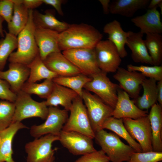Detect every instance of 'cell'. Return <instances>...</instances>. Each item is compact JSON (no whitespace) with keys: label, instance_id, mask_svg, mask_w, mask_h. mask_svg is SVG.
Returning <instances> with one entry per match:
<instances>
[{"label":"cell","instance_id":"24","mask_svg":"<svg viewBox=\"0 0 162 162\" xmlns=\"http://www.w3.org/2000/svg\"><path fill=\"white\" fill-rule=\"evenodd\" d=\"M152 131L153 151L162 152V106L156 103L151 108L148 115Z\"/></svg>","mask_w":162,"mask_h":162},{"label":"cell","instance_id":"7","mask_svg":"<svg viewBox=\"0 0 162 162\" xmlns=\"http://www.w3.org/2000/svg\"><path fill=\"white\" fill-rule=\"evenodd\" d=\"M92 80L84 86L85 90L93 92L113 109L117 100V91L119 86L112 82L107 73L101 71L91 77Z\"/></svg>","mask_w":162,"mask_h":162},{"label":"cell","instance_id":"35","mask_svg":"<svg viewBox=\"0 0 162 162\" xmlns=\"http://www.w3.org/2000/svg\"><path fill=\"white\" fill-rule=\"evenodd\" d=\"M15 109L14 103L5 100L0 101V131L12 123Z\"/></svg>","mask_w":162,"mask_h":162},{"label":"cell","instance_id":"28","mask_svg":"<svg viewBox=\"0 0 162 162\" xmlns=\"http://www.w3.org/2000/svg\"><path fill=\"white\" fill-rule=\"evenodd\" d=\"M157 81L150 78H146L142 82L141 86L143 93L134 100L136 105L140 109L145 110L157 103Z\"/></svg>","mask_w":162,"mask_h":162},{"label":"cell","instance_id":"29","mask_svg":"<svg viewBox=\"0 0 162 162\" xmlns=\"http://www.w3.org/2000/svg\"><path fill=\"white\" fill-rule=\"evenodd\" d=\"M102 129L110 130L125 140L129 145L136 152H142L140 144L132 138L126 129L122 119L110 117L105 121L102 125Z\"/></svg>","mask_w":162,"mask_h":162},{"label":"cell","instance_id":"3","mask_svg":"<svg viewBox=\"0 0 162 162\" xmlns=\"http://www.w3.org/2000/svg\"><path fill=\"white\" fill-rule=\"evenodd\" d=\"M94 139L112 162H124L128 160L136 152L129 145L123 142L114 133L102 129L95 133Z\"/></svg>","mask_w":162,"mask_h":162},{"label":"cell","instance_id":"10","mask_svg":"<svg viewBox=\"0 0 162 162\" xmlns=\"http://www.w3.org/2000/svg\"><path fill=\"white\" fill-rule=\"evenodd\" d=\"M62 52L82 74L91 77L101 71L97 62L94 48L70 49Z\"/></svg>","mask_w":162,"mask_h":162},{"label":"cell","instance_id":"19","mask_svg":"<svg viewBox=\"0 0 162 162\" xmlns=\"http://www.w3.org/2000/svg\"><path fill=\"white\" fill-rule=\"evenodd\" d=\"M131 21L140 28V32L143 34L148 33L161 34L162 33L160 14L156 8L148 9L143 15L132 18Z\"/></svg>","mask_w":162,"mask_h":162},{"label":"cell","instance_id":"44","mask_svg":"<svg viewBox=\"0 0 162 162\" xmlns=\"http://www.w3.org/2000/svg\"><path fill=\"white\" fill-rule=\"evenodd\" d=\"M99 1L102 4L104 13L107 14L110 13V0H99Z\"/></svg>","mask_w":162,"mask_h":162},{"label":"cell","instance_id":"45","mask_svg":"<svg viewBox=\"0 0 162 162\" xmlns=\"http://www.w3.org/2000/svg\"><path fill=\"white\" fill-rule=\"evenodd\" d=\"M162 3V0H151L150 1L148 5V9H151L154 8H157Z\"/></svg>","mask_w":162,"mask_h":162},{"label":"cell","instance_id":"30","mask_svg":"<svg viewBox=\"0 0 162 162\" xmlns=\"http://www.w3.org/2000/svg\"><path fill=\"white\" fill-rule=\"evenodd\" d=\"M27 66L30 69L27 81L28 82H36L43 79L52 80L58 76L46 66L39 54Z\"/></svg>","mask_w":162,"mask_h":162},{"label":"cell","instance_id":"4","mask_svg":"<svg viewBox=\"0 0 162 162\" xmlns=\"http://www.w3.org/2000/svg\"><path fill=\"white\" fill-rule=\"evenodd\" d=\"M15 109L12 123L21 122L28 118L38 117L46 119L48 113V107L45 101L38 102L33 100L31 95L21 90L16 94L14 103Z\"/></svg>","mask_w":162,"mask_h":162},{"label":"cell","instance_id":"31","mask_svg":"<svg viewBox=\"0 0 162 162\" xmlns=\"http://www.w3.org/2000/svg\"><path fill=\"white\" fill-rule=\"evenodd\" d=\"M92 80L91 77L81 73L71 76H58L52 80L56 84L72 90L81 97L84 86Z\"/></svg>","mask_w":162,"mask_h":162},{"label":"cell","instance_id":"47","mask_svg":"<svg viewBox=\"0 0 162 162\" xmlns=\"http://www.w3.org/2000/svg\"><path fill=\"white\" fill-rule=\"evenodd\" d=\"M1 138L0 136V143L1 142Z\"/></svg>","mask_w":162,"mask_h":162},{"label":"cell","instance_id":"36","mask_svg":"<svg viewBox=\"0 0 162 162\" xmlns=\"http://www.w3.org/2000/svg\"><path fill=\"white\" fill-rule=\"evenodd\" d=\"M127 70L130 71L140 72L146 77L152 79L157 81L162 80V66L154 65L147 66L143 65L135 66L129 64L127 66Z\"/></svg>","mask_w":162,"mask_h":162},{"label":"cell","instance_id":"38","mask_svg":"<svg viewBox=\"0 0 162 162\" xmlns=\"http://www.w3.org/2000/svg\"><path fill=\"white\" fill-rule=\"evenodd\" d=\"M110 160L102 149L82 155L74 162H109Z\"/></svg>","mask_w":162,"mask_h":162},{"label":"cell","instance_id":"18","mask_svg":"<svg viewBox=\"0 0 162 162\" xmlns=\"http://www.w3.org/2000/svg\"><path fill=\"white\" fill-rule=\"evenodd\" d=\"M43 61L50 70L58 76H71L81 73L61 52L50 54Z\"/></svg>","mask_w":162,"mask_h":162},{"label":"cell","instance_id":"22","mask_svg":"<svg viewBox=\"0 0 162 162\" xmlns=\"http://www.w3.org/2000/svg\"><path fill=\"white\" fill-rule=\"evenodd\" d=\"M103 31L108 35V39L116 46L120 57L124 58L126 57L128 53L125 46L127 43L130 31H124L120 23L116 20L106 24L104 27Z\"/></svg>","mask_w":162,"mask_h":162},{"label":"cell","instance_id":"25","mask_svg":"<svg viewBox=\"0 0 162 162\" xmlns=\"http://www.w3.org/2000/svg\"><path fill=\"white\" fill-rule=\"evenodd\" d=\"M33 21L36 26L55 31L60 33L66 30L70 24L56 19L52 10H48L42 14L37 10L33 11Z\"/></svg>","mask_w":162,"mask_h":162},{"label":"cell","instance_id":"17","mask_svg":"<svg viewBox=\"0 0 162 162\" xmlns=\"http://www.w3.org/2000/svg\"><path fill=\"white\" fill-rule=\"evenodd\" d=\"M30 69L26 65L17 63H10L9 68L0 71V78L7 81L11 90L16 94L28 78Z\"/></svg>","mask_w":162,"mask_h":162},{"label":"cell","instance_id":"12","mask_svg":"<svg viewBox=\"0 0 162 162\" xmlns=\"http://www.w3.org/2000/svg\"><path fill=\"white\" fill-rule=\"evenodd\" d=\"M98 66L104 72L115 73L119 67L122 60L114 44L108 40H101L94 47Z\"/></svg>","mask_w":162,"mask_h":162},{"label":"cell","instance_id":"5","mask_svg":"<svg viewBox=\"0 0 162 162\" xmlns=\"http://www.w3.org/2000/svg\"><path fill=\"white\" fill-rule=\"evenodd\" d=\"M69 111L70 115L62 130L78 132L94 139L95 133L81 97L78 96L73 100Z\"/></svg>","mask_w":162,"mask_h":162},{"label":"cell","instance_id":"33","mask_svg":"<svg viewBox=\"0 0 162 162\" xmlns=\"http://www.w3.org/2000/svg\"><path fill=\"white\" fill-rule=\"evenodd\" d=\"M54 85V83L51 79L45 80L40 83L27 81L21 90L29 94H35L40 98L47 99L52 92Z\"/></svg>","mask_w":162,"mask_h":162},{"label":"cell","instance_id":"11","mask_svg":"<svg viewBox=\"0 0 162 162\" xmlns=\"http://www.w3.org/2000/svg\"><path fill=\"white\" fill-rule=\"evenodd\" d=\"M122 119L126 129L132 138L138 142L142 152L153 151L152 131L148 115L135 119Z\"/></svg>","mask_w":162,"mask_h":162},{"label":"cell","instance_id":"37","mask_svg":"<svg viewBox=\"0 0 162 162\" xmlns=\"http://www.w3.org/2000/svg\"><path fill=\"white\" fill-rule=\"evenodd\" d=\"M162 160V152L153 151L135 152L130 159L124 162H159Z\"/></svg>","mask_w":162,"mask_h":162},{"label":"cell","instance_id":"21","mask_svg":"<svg viewBox=\"0 0 162 162\" xmlns=\"http://www.w3.org/2000/svg\"><path fill=\"white\" fill-rule=\"evenodd\" d=\"M143 35L140 32H134L130 31L126 45L131 51V57L134 62L153 65L143 39Z\"/></svg>","mask_w":162,"mask_h":162},{"label":"cell","instance_id":"8","mask_svg":"<svg viewBox=\"0 0 162 162\" xmlns=\"http://www.w3.org/2000/svg\"><path fill=\"white\" fill-rule=\"evenodd\" d=\"M58 140V136L49 134L26 144L27 162H54L55 152L58 148L52 149V144Z\"/></svg>","mask_w":162,"mask_h":162},{"label":"cell","instance_id":"1","mask_svg":"<svg viewBox=\"0 0 162 162\" xmlns=\"http://www.w3.org/2000/svg\"><path fill=\"white\" fill-rule=\"evenodd\" d=\"M102 34L93 26L85 23L70 24L59 34L58 46L61 51L94 48L102 39Z\"/></svg>","mask_w":162,"mask_h":162},{"label":"cell","instance_id":"23","mask_svg":"<svg viewBox=\"0 0 162 162\" xmlns=\"http://www.w3.org/2000/svg\"><path fill=\"white\" fill-rule=\"evenodd\" d=\"M78 96L72 90L54 83L52 91L45 101V103L49 107L61 106L68 111L73 100Z\"/></svg>","mask_w":162,"mask_h":162},{"label":"cell","instance_id":"9","mask_svg":"<svg viewBox=\"0 0 162 162\" xmlns=\"http://www.w3.org/2000/svg\"><path fill=\"white\" fill-rule=\"evenodd\" d=\"M68 112L57 107H49L45 121L41 124L32 126L30 135L36 138L49 134L58 136L68 118Z\"/></svg>","mask_w":162,"mask_h":162},{"label":"cell","instance_id":"34","mask_svg":"<svg viewBox=\"0 0 162 162\" xmlns=\"http://www.w3.org/2000/svg\"><path fill=\"white\" fill-rule=\"evenodd\" d=\"M4 33V38L0 39V71L3 70L7 60L17 47L16 36L6 31Z\"/></svg>","mask_w":162,"mask_h":162},{"label":"cell","instance_id":"40","mask_svg":"<svg viewBox=\"0 0 162 162\" xmlns=\"http://www.w3.org/2000/svg\"><path fill=\"white\" fill-rule=\"evenodd\" d=\"M16 94L11 90L8 82L0 78V99L14 103Z\"/></svg>","mask_w":162,"mask_h":162},{"label":"cell","instance_id":"43","mask_svg":"<svg viewBox=\"0 0 162 162\" xmlns=\"http://www.w3.org/2000/svg\"><path fill=\"white\" fill-rule=\"evenodd\" d=\"M157 86V101L159 104L162 106V80L158 81Z\"/></svg>","mask_w":162,"mask_h":162},{"label":"cell","instance_id":"32","mask_svg":"<svg viewBox=\"0 0 162 162\" xmlns=\"http://www.w3.org/2000/svg\"><path fill=\"white\" fill-rule=\"evenodd\" d=\"M145 42L153 65L159 66L162 60V36L161 34H146Z\"/></svg>","mask_w":162,"mask_h":162},{"label":"cell","instance_id":"39","mask_svg":"<svg viewBox=\"0 0 162 162\" xmlns=\"http://www.w3.org/2000/svg\"><path fill=\"white\" fill-rule=\"evenodd\" d=\"M14 4L11 0H0V16L8 23L11 20Z\"/></svg>","mask_w":162,"mask_h":162},{"label":"cell","instance_id":"15","mask_svg":"<svg viewBox=\"0 0 162 162\" xmlns=\"http://www.w3.org/2000/svg\"><path fill=\"white\" fill-rule=\"evenodd\" d=\"M120 87V86H119ZM147 111L140 109L131 100L128 94L120 87L117 91V100L112 116L118 119H136L148 115Z\"/></svg>","mask_w":162,"mask_h":162},{"label":"cell","instance_id":"27","mask_svg":"<svg viewBox=\"0 0 162 162\" xmlns=\"http://www.w3.org/2000/svg\"><path fill=\"white\" fill-rule=\"evenodd\" d=\"M14 4L12 19L8 24V33L16 36L24 28L28 21L29 10L22 4V0H11Z\"/></svg>","mask_w":162,"mask_h":162},{"label":"cell","instance_id":"2","mask_svg":"<svg viewBox=\"0 0 162 162\" xmlns=\"http://www.w3.org/2000/svg\"><path fill=\"white\" fill-rule=\"evenodd\" d=\"M33 11L29 10V17L24 28L18 35L17 50L8 59L10 63H17L28 65L39 54L35 37V26L33 21Z\"/></svg>","mask_w":162,"mask_h":162},{"label":"cell","instance_id":"46","mask_svg":"<svg viewBox=\"0 0 162 162\" xmlns=\"http://www.w3.org/2000/svg\"><path fill=\"white\" fill-rule=\"evenodd\" d=\"M4 20L3 18L0 16V35L2 37H4V32L2 26V23Z\"/></svg>","mask_w":162,"mask_h":162},{"label":"cell","instance_id":"16","mask_svg":"<svg viewBox=\"0 0 162 162\" xmlns=\"http://www.w3.org/2000/svg\"><path fill=\"white\" fill-rule=\"evenodd\" d=\"M59 33L35 26L34 37L39 55L44 60L50 54L61 52L58 46Z\"/></svg>","mask_w":162,"mask_h":162},{"label":"cell","instance_id":"14","mask_svg":"<svg viewBox=\"0 0 162 162\" xmlns=\"http://www.w3.org/2000/svg\"><path fill=\"white\" fill-rule=\"evenodd\" d=\"M120 88L134 100L139 96L141 84L146 77L141 73L119 67L113 76Z\"/></svg>","mask_w":162,"mask_h":162},{"label":"cell","instance_id":"20","mask_svg":"<svg viewBox=\"0 0 162 162\" xmlns=\"http://www.w3.org/2000/svg\"><path fill=\"white\" fill-rule=\"evenodd\" d=\"M28 127L21 122H16L0 131V162H16L12 158L13 140L19 130Z\"/></svg>","mask_w":162,"mask_h":162},{"label":"cell","instance_id":"41","mask_svg":"<svg viewBox=\"0 0 162 162\" xmlns=\"http://www.w3.org/2000/svg\"><path fill=\"white\" fill-rule=\"evenodd\" d=\"M43 3L52 6L61 16H63V12L62 8V5L65 2L62 0H42Z\"/></svg>","mask_w":162,"mask_h":162},{"label":"cell","instance_id":"26","mask_svg":"<svg viewBox=\"0 0 162 162\" xmlns=\"http://www.w3.org/2000/svg\"><path fill=\"white\" fill-rule=\"evenodd\" d=\"M150 0H115L110 5V12L128 17L148 6Z\"/></svg>","mask_w":162,"mask_h":162},{"label":"cell","instance_id":"6","mask_svg":"<svg viewBox=\"0 0 162 162\" xmlns=\"http://www.w3.org/2000/svg\"><path fill=\"white\" fill-rule=\"evenodd\" d=\"M81 98L95 133L102 129V125L106 119L112 116L113 109L97 95L85 89H83Z\"/></svg>","mask_w":162,"mask_h":162},{"label":"cell","instance_id":"42","mask_svg":"<svg viewBox=\"0 0 162 162\" xmlns=\"http://www.w3.org/2000/svg\"><path fill=\"white\" fill-rule=\"evenodd\" d=\"M43 3L42 0H22V4L28 10L38 7Z\"/></svg>","mask_w":162,"mask_h":162},{"label":"cell","instance_id":"13","mask_svg":"<svg viewBox=\"0 0 162 162\" xmlns=\"http://www.w3.org/2000/svg\"><path fill=\"white\" fill-rule=\"evenodd\" d=\"M58 137L62 145L73 155H83L97 151L93 139L80 133L62 130Z\"/></svg>","mask_w":162,"mask_h":162}]
</instances>
